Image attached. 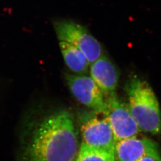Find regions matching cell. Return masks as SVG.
Masks as SVG:
<instances>
[{
  "mask_svg": "<svg viewBox=\"0 0 161 161\" xmlns=\"http://www.w3.org/2000/svg\"><path fill=\"white\" fill-rule=\"evenodd\" d=\"M78 137L72 115L59 111L42 121L23 156V161H75Z\"/></svg>",
  "mask_w": 161,
  "mask_h": 161,
  "instance_id": "1",
  "label": "cell"
},
{
  "mask_svg": "<svg viewBox=\"0 0 161 161\" xmlns=\"http://www.w3.org/2000/svg\"><path fill=\"white\" fill-rule=\"evenodd\" d=\"M76 161H116L115 154L81 144Z\"/></svg>",
  "mask_w": 161,
  "mask_h": 161,
  "instance_id": "10",
  "label": "cell"
},
{
  "mask_svg": "<svg viewBox=\"0 0 161 161\" xmlns=\"http://www.w3.org/2000/svg\"><path fill=\"white\" fill-rule=\"evenodd\" d=\"M138 161H161V155L158 151L144 156Z\"/></svg>",
  "mask_w": 161,
  "mask_h": 161,
  "instance_id": "11",
  "label": "cell"
},
{
  "mask_svg": "<svg viewBox=\"0 0 161 161\" xmlns=\"http://www.w3.org/2000/svg\"><path fill=\"white\" fill-rule=\"evenodd\" d=\"M59 41V47L64 61L72 72L78 75H83L90 67L86 56L73 44L64 41Z\"/></svg>",
  "mask_w": 161,
  "mask_h": 161,
  "instance_id": "9",
  "label": "cell"
},
{
  "mask_svg": "<svg viewBox=\"0 0 161 161\" xmlns=\"http://www.w3.org/2000/svg\"><path fill=\"white\" fill-rule=\"evenodd\" d=\"M65 78L70 92L78 102L97 113L103 114L106 100L104 92L91 76L67 74Z\"/></svg>",
  "mask_w": 161,
  "mask_h": 161,
  "instance_id": "5",
  "label": "cell"
},
{
  "mask_svg": "<svg viewBox=\"0 0 161 161\" xmlns=\"http://www.w3.org/2000/svg\"><path fill=\"white\" fill-rule=\"evenodd\" d=\"M103 114L109 122L116 142L137 136L141 131L128 104L119 100L115 93L109 95L106 100V108Z\"/></svg>",
  "mask_w": 161,
  "mask_h": 161,
  "instance_id": "4",
  "label": "cell"
},
{
  "mask_svg": "<svg viewBox=\"0 0 161 161\" xmlns=\"http://www.w3.org/2000/svg\"><path fill=\"white\" fill-rule=\"evenodd\" d=\"M82 144L115 153L116 140L106 117L94 116L81 127Z\"/></svg>",
  "mask_w": 161,
  "mask_h": 161,
  "instance_id": "6",
  "label": "cell"
},
{
  "mask_svg": "<svg viewBox=\"0 0 161 161\" xmlns=\"http://www.w3.org/2000/svg\"><path fill=\"white\" fill-rule=\"evenodd\" d=\"M158 151L157 145L147 138L137 136L122 140L115 145V159L116 161H138L151 153Z\"/></svg>",
  "mask_w": 161,
  "mask_h": 161,
  "instance_id": "7",
  "label": "cell"
},
{
  "mask_svg": "<svg viewBox=\"0 0 161 161\" xmlns=\"http://www.w3.org/2000/svg\"><path fill=\"white\" fill-rule=\"evenodd\" d=\"M90 76L104 94L115 93L118 86L119 73L117 67L109 58L102 56L90 64Z\"/></svg>",
  "mask_w": 161,
  "mask_h": 161,
  "instance_id": "8",
  "label": "cell"
},
{
  "mask_svg": "<svg viewBox=\"0 0 161 161\" xmlns=\"http://www.w3.org/2000/svg\"><path fill=\"white\" fill-rule=\"evenodd\" d=\"M53 26L58 41L68 42L78 48L90 64L103 56L102 44L85 26L68 20H56Z\"/></svg>",
  "mask_w": 161,
  "mask_h": 161,
  "instance_id": "3",
  "label": "cell"
},
{
  "mask_svg": "<svg viewBox=\"0 0 161 161\" xmlns=\"http://www.w3.org/2000/svg\"><path fill=\"white\" fill-rule=\"evenodd\" d=\"M128 106L140 131L157 134L161 131L159 104L149 84L132 78L127 87Z\"/></svg>",
  "mask_w": 161,
  "mask_h": 161,
  "instance_id": "2",
  "label": "cell"
}]
</instances>
